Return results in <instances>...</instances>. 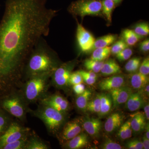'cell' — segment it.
I'll return each mask as SVG.
<instances>
[{
    "label": "cell",
    "instance_id": "6da1fadb",
    "mask_svg": "<svg viewBox=\"0 0 149 149\" xmlns=\"http://www.w3.org/2000/svg\"><path fill=\"white\" fill-rule=\"evenodd\" d=\"M46 0H6L0 22V99L19 88L28 57L58 11Z\"/></svg>",
    "mask_w": 149,
    "mask_h": 149
},
{
    "label": "cell",
    "instance_id": "7a4b0ae2",
    "mask_svg": "<svg viewBox=\"0 0 149 149\" xmlns=\"http://www.w3.org/2000/svg\"><path fill=\"white\" fill-rule=\"evenodd\" d=\"M44 37H41L28 57L24 67L23 82L34 76L52 73L62 63Z\"/></svg>",
    "mask_w": 149,
    "mask_h": 149
},
{
    "label": "cell",
    "instance_id": "3957f363",
    "mask_svg": "<svg viewBox=\"0 0 149 149\" xmlns=\"http://www.w3.org/2000/svg\"><path fill=\"white\" fill-rule=\"evenodd\" d=\"M52 74L45 73L30 77L21 84L18 89L28 104L38 102L49 94Z\"/></svg>",
    "mask_w": 149,
    "mask_h": 149
},
{
    "label": "cell",
    "instance_id": "277c9868",
    "mask_svg": "<svg viewBox=\"0 0 149 149\" xmlns=\"http://www.w3.org/2000/svg\"><path fill=\"white\" fill-rule=\"evenodd\" d=\"M29 113L40 119L45 126L48 133L56 137L66 122L68 114L62 113L49 106L39 103L37 108L30 109Z\"/></svg>",
    "mask_w": 149,
    "mask_h": 149
},
{
    "label": "cell",
    "instance_id": "5b68a950",
    "mask_svg": "<svg viewBox=\"0 0 149 149\" xmlns=\"http://www.w3.org/2000/svg\"><path fill=\"white\" fill-rule=\"evenodd\" d=\"M0 107L24 124L27 122L29 105L18 89L11 91L0 99Z\"/></svg>",
    "mask_w": 149,
    "mask_h": 149
},
{
    "label": "cell",
    "instance_id": "8992f818",
    "mask_svg": "<svg viewBox=\"0 0 149 149\" xmlns=\"http://www.w3.org/2000/svg\"><path fill=\"white\" fill-rule=\"evenodd\" d=\"M102 0H77L72 2L68 11L74 17L86 16H100L102 13Z\"/></svg>",
    "mask_w": 149,
    "mask_h": 149
},
{
    "label": "cell",
    "instance_id": "52a82bcc",
    "mask_svg": "<svg viewBox=\"0 0 149 149\" xmlns=\"http://www.w3.org/2000/svg\"><path fill=\"white\" fill-rule=\"evenodd\" d=\"M77 63L76 59L62 63L51 74V85L57 89L68 91L71 87L69 84L70 77Z\"/></svg>",
    "mask_w": 149,
    "mask_h": 149
},
{
    "label": "cell",
    "instance_id": "ba28073f",
    "mask_svg": "<svg viewBox=\"0 0 149 149\" xmlns=\"http://www.w3.org/2000/svg\"><path fill=\"white\" fill-rule=\"evenodd\" d=\"M31 130L19 120H14L5 133L0 137V149L5 145L18 140Z\"/></svg>",
    "mask_w": 149,
    "mask_h": 149
},
{
    "label": "cell",
    "instance_id": "9c48e42d",
    "mask_svg": "<svg viewBox=\"0 0 149 149\" xmlns=\"http://www.w3.org/2000/svg\"><path fill=\"white\" fill-rule=\"evenodd\" d=\"M80 118H74L66 121L56 137L61 145L83 132Z\"/></svg>",
    "mask_w": 149,
    "mask_h": 149
},
{
    "label": "cell",
    "instance_id": "30bf717a",
    "mask_svg": "<svg viewBox=\"0 0 149 149\" xmlns=\"http://www.w3.org/2000/svg\"><path fill=\"white\" fill-rule=\"evenodd\" d=\"M38 103L47 105L65 114H68L71 108L70 104L67 99L59 93L48 94Z\"/></svg>",
    "mask_w": 149,
    "mask_h": 149
},
{
    "label": "cell",
    "instance_id": "8fae6325",
    "mask_svg": "<svg viewBox=\"0 0 149 149\" xmlns=\"http://www.w3.org/2000/svg\"><path fill=\"white\" fill-rule=\"evenodd\" d=\"M77 23L76 29V39L80 51L83 52H91L95 39L76 19Z\"/></svg>",
    "mask_w": 149,
    "mask_h": 149
},
{
    "label": "cell",
    "instance_id": "7c38bea8",
    "mask_svg": "<svg viewBox=\"0 0 149 149\" xmlns=\"http://www.w3.org/2000/svg\"><path fill=\"white\" fill-rule=\"evenodd\" d=\"M83 130L93 139L98 138L100 134L102 123L100 118L86 117L81 119Z\"/></svg>",
    "mask_w": 149,
    "mask_h": 149
},
{
    "label": "cell",
    "instance_id": "4fadbf2b",
    "mask_svg": "<svg viewBox=\"0 0 149 149\" xmlns=\"http://www.w3.org/2000/svg\"><path fill=\"white\" fill-rule=\"evenodd\" d=\"M126 78L124 75L118 74L104 78L99 83L101 90L109 91L126 85Z\"/></svg>",
    "mask_w": 149,
    "mask_h": 149
},
{
    "label": "cell",
    "instance_id": "5bb4252c",
    "mask_svg": "<svg viewBox=\"0 0 149 149\" xmlns=\"http://www.w3.org/2000/svg\"><path fill=\"white\" fill-rule=\"evenodd\" d=\"M133 92V89L127 85L109 91L112 100L113 108H116L125 104Z\"/></svg>",
    "mask_w": 149,
    "mask_h": 149
},
{
    "label": "cell",
    "instance_id": "9a60e30c",
    "mask_svg": "<svg viewBox=\"0 0 149 149\" xmlns=\"http://www.w3.org/2000/svg\"><path fill=\"white\" fill-rule=\"evenodd\" d=\"M125 115L122 113L116 112L109 115L104 124V129L107 133H113L117 131L124 123Z\"/></svg>",
    "mask_w": 149,
    "mask_h": 149
},
{
    "label": "cell",
    "instance_id": "2e32d148",
    "mask_svg": "<svg viewBox=\"0 0 149 149\" xmlns=\"http://www.w3.org/2000/svg\"><path fill=\"white\" fill-rule=\"evenodd\" d=\"M147 99L140 91L136 93L133 92L125 104V108L130 112L138 111L143 107Z\"/></svg>",
    "mask_w": 149,
    "mask_h": 149
},
{
    "label": "cell",
    "instance_id": "e0dca14e",
    "mask_svg": "<svg viewBox=\"0 0 149 149\" xmlns=\"http://www.w3.org/2000/svg\"><path fill=\"white\" fill-rule=\"evenodd\" d=\"M89 144L88 134L82 132L74 138L63 144L61 147L63 149H80L88 146Z\"/></svg>",
    "mask_w": 149,
    "mask_h": 149
},
{
    "label": "cell",
    "instance_id": "ac0fdd59",
    "mask_svg": "<svg viewBox=\"0 0 149 149\" xmlns=\"http://www.w3.org/2000/svg\"><path fill=\"white\" fill-rule=\"evenodd\" d=\"M130 125L133 134L139 135L144 131L147 120L143 112L137 111L130 115Z\"/></svg>",
    "mask_w": 149,
    "mask_h": 149
},
{
    "label": "cell",
    "instance_id": "d6986e66",
    "mask_svg": "<svg viewBox=\"0 0 149 149\" xmlns=\"http://www.w3.org/2000/svg\"><path fill=\"white\" fill-rule=\"evenodd\" d=\"M50 144L41 139L34 130L29 133L26 149H49Z\"/></svg>",
    "mask_w": 149,
    "mask_h": 149
},
{
    "label": "cell",
    "instance_id": "ffe728a7",
    "mask_svg": "<svg viewBox=\"0 0 149 149\" xmlns=\"http://www.w3.org/2000/svg\"><path fill=\"white\" fill-rule=\"evenodd\" d=\"M101 94L100 109L98 115L100 118H103L110 114L113 109V102L109 93Z\"/></svg>",
    "mask_w": 149,
    "mask_h": 149
},
{
    "label": "cell",
    "instance_id": "44dd1931",
    "mask_svg": "<svg viewBox=\"0 0 149 149\" xmlns=\"http://www.w3.org/2000/svg\"><path fill=\"white\" fill-rule=\"evenodd\" d=\"M104 76H109L121 72V68L117 62L113 59H109L104 61L100 72Z\"/></svg>",
    "mask_w": 149,
    "mask_h": 149
},
{
    "label": "cell",
    "instance_id": "7402d4cb",
    "mask_svg": "<svg viewBox=\"0 0 149 149\" xmlns=\"http://www.w3.org/2000/svg\"><path fill=\"white\" fill-rule=\"evenodd\" d=\"M132 74L130 77V83L132 89L139 91L149 84V78L148 75L139 72Z\"/></svg>",
    "mask_w": 149,
    "mask_h": 149
},
{
    "label": "cell",
    "instance_id": "603a6c76",
    "mask_svg": "<svg viewBox=\"0 0 149 149\" xmlns=\"http://www.w3.org/2000/svg\"><path fill=\"white\" fill-rule=\"evenodd\" d=\"M92 92L89 89H86L85 92L77 96L75 100L76 108L81 111L86 112L87 105L92 97Z\"/></svg>",
    "mask_w": 149,
    "mask_h": 149
},
{
    "label": "cell",
    "instance_id": "cb8c5ba5",
    "mask_svg": "<svg viewBox=\"0 0 149 149\" xmlns=\"http://www.w3.org/2000/svg\"><path fill=\"white\" fill-rule=\"evenodd\" d=\"M117 36L115 35L110 34L105 35L95 40L92 51L100 48L106 47L113 44L117 40Z\"/></svg>",
    "mask_w": 149,
    "mask_h": 149
},
{
    "label": "cell",
    "instance_id": "d4e9b609",
    "mask_svg": "<svg viewBox=\"0 0 149 149\" xmlns=\"http://www.w3.org/2000/svg\"><path fill=\"white\" fill-rule=\"evenodd\" d=\"M11 115L0 107V137L2 136L14 120Z\"/></svg>",
    "mask_w": 149,
    "mask_h": 149
},
{
    "label": "cell",
    "instance_id": "484cf974",
    "mask_svg": "<svg viewBox=\"0 0 149 149\" xmlns=\"http://www.w3.org/2000/svg\"><path fill=\"white\" fill-rule=\"evenodd\" d=\"M102 3L103 17L109 23H111L112 13L116 6L111 0H102Z\"/></svg>",
    "mask_w": 149,
    "mask_h": 149
},
{
    "label": "cell",
    "instance_id": "4316f807",
    "mask_svg": "<svg viewBox=\"0 0 149 149\" xmlns=\"http://www.w3.org/2000/svg\"><path fill=\"white\" fill-rule=\"evenodd\" d=\"M122 37L123 40L128 47L135 45L142 38L136 34L133 30L129 29H125L123 31Z\"/></svg>",
    "mask_w": 149,
    "mask_h": 149
},
{
    "label": "cell",
    "instance_id": "83f0119b",
    "mask_svg": "<svg viewBox=\"0 0 149 149\" xmlns=\"http://www.w3.org/2000/svg\"><path fill=\"white\" fill-rule=\"evenodd\" d=\"M117 131V137L121 141H125L130 139L133 134L130 118L123 123Z\"/></svg>",
    "mask_w": 149,
    "mask_h": 149
},
{
    "label": "cell",
    "instance_id": "f1b7e54d",
    "mask_svg": "<svg viewBox=\"0 0 149 149\" xmlns=\"http://www.w3.org/2000/svg\"><path fill=\"white\" fill-rule=\"evenodd\" d=\"M93 52L91 58L98 61H104L110 56L111 47L100 48L96 49L93 51Z\"/></svg>",
    "mask_w": 149,
    "mask_h": 149
},
{
    "label": "cell",
    "instance_id": "f546056e",
    "mask_svg": "<svg viewBox=\"0 0 149 149\" xmlns=\"http://www.w3.org/2000/svg\"><path fill=\"white\" fill-rule=\"evenodd\" d=\"M30 131L18 140L5 145L1 149H26Z\"/></svg>",
    "mask_w": 149,
    "mask_h": 149
},
{
    "label": "cell",
    "instance_id": "4dcf8cb0",
    "mask_svg": "<svg viewBox=\"0 0 149 149\" xmlns=\"http://www.w3.org/2000/svg\"><path fill=\"white\" fill-rule=\"evenodd\" d=\"M101 96V93H98L91 98L87 105L86 112L98 114L100 109Z\"/></svg>",
    "mask_w": 149,
    "mask_h": 149
},
{
    "label": "cell",
    "instance_id": "1f68e13d",
    "mask_svg": "<svg viewBox=\"0 0 149 149\" xmlns=\"http://www.w3.org/2000/svg\"><path fill=\"white\" fill-rule=\"evenodd\" d=\"M104 61H98L91 58L85 60L83 65L87 70L96 73L100 72Z\"/></svg>",
    "mask_w": 149,
    "mask_h": 149
},
{
    "label": "cell",
    "instance_id": "d6a6232c",
    "mask_svg": "<svg viewBox=\"0 0 149 149\" xmlns=\"http://www.w3.org/2000/svg\"><path fill=\"white\" fill-rule=\"evenodd\" d=\"M141 63V58L134 57L130 59L125 65V70L126 72L130 73L137 72L139 70Z\"/></svg>",
    "mask_w": 149,
    "mask_h": 149
},
{
    "label": "cell",
    "instance_id": "836d02e7",
    "mask_svg": "<svg viewBox=\"0 0 149 149\" xmlns=\"http://www.w3.org/2000/svg\"><path fill=\"white\" fill-rule=\"evenodd\" d=\"M133 31L142 38L148 36L149 34V25L147 22H141L136 24Z\"/></svg>",
    "mask_w": 149,
    "mask_h": 149
},
{
    "label": "cell",
    "instance_id": "e575fe53",
    "mask_svg": "<svg viewBox=\"0 0 149 149\" xmlns=\"http://www.w3.org/2000/svg\"><path fill=\"white\" fill-rule=\"evenodd\" d=\"M99 148L101 149H122L125 148L120 144L111 139H107L101 144Z\"/></svg>",
    "mask_w": 149,
    "mask_h": 149
},
{
    "label": "cell",
    "instance_id": "d590c367",
    "mask_svg": "<svg viewBox=\"0 0 149 149\" xmlns=\"http://www.w3.org/2000/svg\"><path fill=\"white\" fill-rule=\"evenodd\" d=\"M128 46L123 39L116 41L111 47V52L113 55L116 56L123 50L128 47Z\"/></svg>",
    "mask_w": 149,
    "mask_h": 149
},
{
    "label": "cell",
    "instance_id": "8d00e7d4",
    "mask_svg": "<svg viewBox=\"0 0 149 149\" xmlns=\"http://www.w3.org/2000/svg\"><path fill=\"white\" fill-rule=\"evenodd\" d=\"M133 51L132 49L127 47L123 50L116 55V58L120 62L128 60L133 55Z\"/></svg>",
    "mask_w": 149,
    "mask_h": 149
},
{
    "label": "cell",
    "instance_id": "74e56055",
    "mask_svg": "<svg viewBox=\"0 0 149 149\" xmlns=\"http://www.w3.org/2000/svg\"><path fill=\"white\" fill-rule=\"evenodd\" d=\"M125 148L128 149H143L142 141L139 139H131L128 141L125 144Z\"/></svg>",
    "mask_w": 149,
    "mask_h": 149
},
{
    "label": "cell",
    "instance_id": "f35d334b",
    "mask_svg": "<svg viewBox=\"0 0 149 149\" xmlns=\"http://www.w3.org/2000/svg\"><path fill=\"white\" fill-rule=\"evenodd\" d=\"M83 79L81 74L78 71L72 72L69 78V84L70 86L83 83Z\"/></svg>",
    "mask_w": 149,
    "mask_h": 149
},
{
    "label": "cell",
    "instance_id": "ab89813d",
    "mask_svg": "<svg viewBox=\"0 0 149 149\" xmlns=\"http://www.w3.org/2000/svg\"><path fill=\"white\" fill-rule=\"evenodd\" d=\"M139 72L142 74L148 75L149 74V58H145L143 61L141 62V65L139 68Z\"/></svg>",
    "mask_w": 149,
    "mask_h": 149
},
{
    "label": "cell",
    "instance_id": "60d3db41",
    "mask_svg": "<svg viewBox=\"0 0 149 149\" xmlns=\"http://www.w3.org/2000/svg\"><path fill=\"white\" fill-rule=\"evenodd\" d=\"M72 89L73 93L76 96L83 94L86 89L85 85L83 83L72 85Z\"/></svg>",
    "mask_w": 149,
    "mask_h": 149
},
{
    "label": "cell",
    "instance_id": "b9f144b4",
    "mask_svg": "<svg viewBox=\"0 0 149 149\" xmlns=\"http://www.w3.org/2000/svg\"><path fill=\"white\" fill-rule=\"evenodd\" d=\"M139 49L142 52L147 53L149 50V40L148 39L144 40L139 45Z\"/></svg>",
    "mask_w": 149,
    "mask_h": 149
},
{
    "label": "cell",
    "instance_id": "7bdbcfd3",
    "mask_svg": "<svg viewBox=\"0 0 149 149\" xmlns=\"http://www.w3.org/2000/svg\"><path fill=\"white\" fill-rule=\"evenodd\" d=\"M81 76L83 78V82L88 85H93L97 81V78H93L85 75H81Z\"/></svg>",
    "mask_w": 149,
    "mask_h": 149
},
{
    "label": "cell",
    "instance_id": "ee69618b",
    "mask_svg": "<svg viewBox=\"0 0 149 149\" xmlns=\"http://www.w3.org/2000/svg\"><path fill=\"white\" fill-rule=\"evenodd\" d=\"M144 109V114L147 121L149 120V104L148 102H146L143 107Z\"/></svg>",
    "mask_w": 149,
    "mask_h": 149
},
{
    "label": "cell",
    "instance_id": "f6af8a7d",
    "mask_svg": "<svg viewBox=\"0 0 149 149\" xmlns=\"http://www.w3.org/2000/svg\"><path fill=\"white\" fill-rule=\"evenodd\" d=\"M142 143H143V149H149V139H147L146 137L144 135L142 138Z\"/></svg>",
    "mask_w": 149,
    "mask_h": 149
},
{
    "label": "cell",
    "instance_id": "bcb514c9",
    "mask_svg": "<svg viewBox=\"0 0 149 149\" xmlns=\"http://www.w3.org/2000/svg\"><path fill=\"white\" fill-rule=\"evenodd\" d=\"M144 130L146 131V133H145V136L146 137L147 139H149V123H146V126H145V129Z\"/></svg>",
    "mask_w": 149,
    "mask_h": 149
},
{
    "label": "cell",
    "instance_id": "7dc6e473",
    "mask_svg": "<svg viewBox=\"0 0 149 149\" xmlns=\"http://www.w3.org/2000/svg\"><path fill=\"white\" fill-rule=\"evenodd\" d=\"M111 1H113V2L114 3L116 6H117L118 5L120 4L123 0H111Z\"/></svg>",
    "mask_w": 149,
    "mask_h": 149
}]
</instances>
